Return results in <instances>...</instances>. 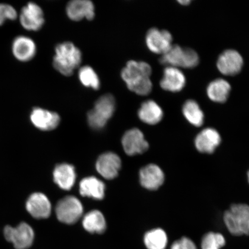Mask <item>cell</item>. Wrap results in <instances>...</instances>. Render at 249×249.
I'll return each mask as SVG.
<instances>
[{"instance_id":"29","label":"cell","mask_w":249,"mask_h":249,"mask_svg":"<svg viewBox=\"0 0 249 249\" xmlns=\"http://www.w3.org/2000/svg\"><path fill=\"white\" fill-rule=\"evenodd\" d=\"M18 14L12 5L7 4H0V26L6 21L17 19Z\"/></svg>"},{"instance_id":"6","label":"cell","mask_w":249,"mask_h":249,"mask_svg":"<svg viewBox=\"0 0 249 249\" xmlns=\"http://www.w3.org/2000/svg\"><path fill=\"white\" fill-rule=\"evenodd\" d=\"M55 212L60 222L71 225L82 216L83 207L76 197L67 196L58 202Z\"/></svg>"},{"instance_id":"31","label":"cell","mask_w":249,"mask_h":249,"mask_svg":"<svg viewBox=\"0 0 249 249\" xmlns=\"http://www.w3.org/2000/svg\"><path fill=\"white\" fill-rule=\"evenodd\" d=\"M180 4H181L182 5H188L190 4V2H191V1H188V0H185V1H178Z\"/></svg>"},{"instance_id":"8","label":"cell","mask_w":249,"mask_h":249,"mask_svg":"<svg viewBox=\"0 0 249 249\" xmlns=\"http://www.w3.org/2000/svg\"><path fill=\"white\" fill-rule=\"evenodd\" d=\"M19 20L24 29L37 31L41 29L45 24L44 14L39 5L30 2L21 9Z\"/></svg>"},{"instance_id":"3","label":"cell","mask_w":249,"mask_h":249,"mask_svg":"<svg viewBox=\"0 0 249 249\" xmlns=\"http://www.w3.org/2000/svg\"><path fill=\"white\" fill-rule=\"evenodd\" d=\"M161 64L177 68H193L199 63L198 55L194 50L173 45L169 51L161 55Z\"/></svg>"},{"instance_id":"30","label":"cell","mask_w":249,"mask_h":249,"mask_svg":"<svg viewBox=\"0 0 249 249\" xmlns=\"http://www.w3.org/2000/svg\"><path fill=\"white\" fill-rule=\"evenodd\" d=\"M171 249H197L191 239L183 237L173 243Z\"/></svg>"},{"instance_id":"27","label":"cell","mask_w":249,"mask_h":249,"mask_svg":"<svg viewBox=\"0 0 249 249\" xmlns=\"http://www.w3.org/2000/svg\"><path fill=\"white\" fill-rule=\"evenodd\" d=\"M79 78L84 86L97 90L100 87L101 83L98 74L91 67L84 66L80 68Z\"/></svg>"},{"instance_id":"24","label":"cell","mask_w":249,"mask_h":249,"mask_svg":"<svg viewBox=\"0 0 249 249\" xmlns=\"http://www.w3.org/2000/svg\"><path fill=\"white\" fill-rule=\"evenodd\" d=\"M83 226L86 231L91 233H102L107 229V223L104 216L100 211L89 212L84 217Z\"/></svg>"},{"instance_id":"23","label":"cell","mask_w":249,"mask_h":249,"mask_svg":"<svg viewBox=\"0 0 249 249\" xmlns=\"http://www.w3.org/2000/svg\"><path fill=\"white\" fill-rule=\"evenodd\" d=\"M231 86L226 80L217 79L213 81L208 85L207 92L208 97L212 101L224 103L228 99Z\"/></svg>"},{"instance_id":"13","label":"cell","mask_w":249,"mask_h":249,"mask_svg":"<svg viewBox=\"0 0 249 249\" xmlns=\"http://www.w3.org/2000/svg\"><path fill=\"white\" fill-rule=\"evenodd\" d=\"M36 51L35 42L29 36H18L12 42V54L18 61L25 62L33 60Z\"/></svg>"},{"instance_id":"25","label":"cell","mask_w":249,"mask_h":249,"mask_svg":"<svg viewBox=\"0 0 249 249\" xmlns=\"http://www.w3.org/2000/svg\"><path fill=\"white\" fill-rule=\"evenodd\" d=\"M182 113L186 119L193 125L200 127L203 124L204 120L203 111L195 101H186L183 106Z\"/></svg>"},{"instance_id":"17","label":"cell","mask_w":249,"mask_h":249,"mask_svg":"<svg viewBox=\"0 0 249 249\" xmlns=\"http://www.w3.org/2000/svg\"><path fill=\"white\" fill-rule=\"evenodd\" d=\"M140 180L145 189L155 191L160 188L164 181V174L157 165L151 164L140 171Z\"/></svg>"},{"instance_id":"16","label":"cell","mask_w":249,"mask_h":249,"mask_svg":"<svg viewBox=\"0 0 249 249\" xmlns=\"http://www.w3.org/2000/svg\"><path fill=\"white\" fill-rule=\"evenodd\" d=\"M66 12L68 18L73 21L86 18L92 20L95 17V7L89 0H72L67 5Z\"/></svg>"},{"instance_id":"20","label":"cell","mask_w":249,"mask_h":249,"mask_svg":"<svg viewBox=\"0 0 249 249\" xmlns=\"http://www.w3.org/2000/svg\"><path fill=\"white\" fill-rule=\"evenodd\" d=\"M54 180L60 188L70 191L76 180V173L72 165L61 164L56 166L53 172Z\"/></svg>"},{"instance_id":"32","label":"cell","mask_w":249,"mask_h":249,"mask_svg":"<svg viewBox=\"0 0 249 249\" xmlns=\"http://www.w3.org/2000/svg\"><path fill=\"white\" fill-rule=\"evenodd\" d=\"M248 181L249 183V171H248Z\"/></svg>"},{"instance_id":"10","label":"cell","mask_w":249,"mask_h":249,"mask_svg":"<svg viewBox=\"0 0 249 249\" xmlns=\"http://www.w3.org/2000/svg\"><path fill=\"white\" fill-rule=\"evenodd\" d=\"M244 60L240 53L235 50H227L217 59V67L224 75L234 76L240 72Z\"/></svg>"},{"instance_id":"5","label":"cell","mask_w":249,"mask_h":249,"mask_svg":"<svg viewBox=\"0 0 249 249\" xmlns=\"http://www.w3.org/2000/svg\"><path fill=\"white\" fill-rule=\"evenodd\" d=\"M115 110L116 100L114 96L109 93L101 96L96 101L94 107L87 115L89 126L93 129L104 128L113 116Z\"/></svg>"},{"instance_id":"2","label":"cell","mask_w":249,"mask_h":249,"mask_svg":"<svg viewBox=\"0 0 249 249\" xmlns=\"http://www.w3.org/2000/svg\"><path fill=\"white\" fill-rule=\"evenodd\" d=\"M82 61V53L73 43L65 42L56 46L53 64L59 73L65 76H71Z\"/></svg>"},{"instance_id":"28","label":"cell","mask_w":249,"mask_h":249,"mask_svg":"<svg viewBox=\"0 0 249 249\" xmlns=\"http://www.w3.org/2000/svg\"><path fill=\"white\" fill-rule=\"evenodd\" d=\"M226 244L225 238L220 233L211 232L204 236L201 242L202 249H220Z\"/></svg>"},{"instance_id":"14","label":"cell","mask_w":249,"mask_h":249,"mask_svg":"<svg viewBox=\"0 0 249 249\" xmlns=\"http://www.w3.org/2000/svg\"><path fill=\"white\" fill-rule=\"evenodd\" d=\"M121 166V161L120 157L113 152H107L101 155L96 164L98 172L107 179L116 178Z\"/></svg>"},{"instance_id":"15","label":"cell","mask_w":249,"mask_h":249,"mask_svg":"<svg viewBox=\"0 0 249 249\" xmlns=\"http://www.w3.org/2000/svg\"><path fill=\"white\" fill-rule=\"evenodd\" d=\"M26 209L31 215L36 219H46L51 215L52 205L44 194L36 193L28 199Z\"/></svg>"},{"instance_id":"18","label":"cell","mask_w":249,"mask_h":249,"mask_svg":"<svg viewBox=\"0 0 249 249\" xmlns=\"http://www.w3.org/2000/svg\"><path fill=\"white\" fill-rule=\"evenodd\" d=\"M186 78L184 74L178 68L166 67L160 80L161 88L165 91L177 92L184 88Z\"/></svg>"},{"instance_id":"7","label":"cell","mask_w":249,"mask_h":249,"mask_svg":"<svg viewBox=\"0 0 249 249\" xmlns=\"http://www.w3.org/2000/svg\"><path fill=\"white\" fill-rule=\"evenodd\" d=\"M4 232L5 239L12 242L17 249H27L33 244L34 232L26 223H21L17 227L6 226Z\"/></svg>"},{"instance_id":"1","label":"cell","mask_w":249,"mask_h":249,"mask_svg":"<svg viewBox=\"0 0 249 249\" xmlns=\"http://www.w3.org/2000/svg\"><path fill=\"white\" fill-rule=\"evenodd\" d=\"M151 73L152 68L147 62L131 60L127 62L121 75L130 91L144 96L148 95L152 89Z\"/></svg>"},{"instance_id":"19","label":"cell","mask_w":249,"mask_h":249,"mask_svg":"<svg viewBox=\"0 0 249 249\" xmlns=\"http://www.w3.org/2000/svg\"><path fill=\"white\" fill-rule=\"evenodd\" d=\"M221 142L219 132L213 128H206L198 134L195 139V146L199 152L213 154Z\"/></svg>"},{"instance_id":"12","label":"cell","mask_w":249,"mask_h":249,"mask_svg":"<svg viewBox=\"0 0 249 249\" xmlns=\"http://www.w3.org/2000/svg\"><path fill=\"white\" fill-rule=\"evenodd\" d=\"M31 123L36 128L49 131L56 128L60 123V117L55 112L46 109L35 107L30 114Z\"/></svg>"},{"instance_id":"4","label":"cell","mask_w":249,"mask_h":249,"mask_svg":"<svg viewBox=\"0 0 249 249\" xmlns=\"http://www.w3.org/2000/svg\"><path fill=\"white\" fill-rule=\"evenodd\" d=\"M224 222L230 233L236 236L249 235V206L233 204L224 214Z\"/></svg>"},{"instance_id":"26","label":"cell","mask_w":249,"mask_h":249,"mask_svg":"<svg viewBox=\"0 0 249 249\" xmlns=\"http://www.w3.org/2000/svg\"><path fill=\"white\" fill-rule=\"evenodd\" d=\"M167 241L166 233L161 229L151 230L144 236V244L148 249H165Z\"/></svg>"},{"instance_id":"22","label":"cell","mask_w":249,"mask_h":249,"mask_svg":"<svg viewBox=\"0 0 249 249\" xmlns=\"http://www.w3.org/2000/svg\"><path fill=\"white\" fill-rule=\"evenodd\" d=\"M105 191L104 183L95 177H87L80 182V193L84 197L102 200L105 197Z\"/></svg>"},{"instance_id":"9","label":"cell","mask_w":249,"mask_h":249,"mask_svg":"<svg viewBox=\"0 0 249 249\" xmlns=\"http://www.w3.org/2000/svg\"><path fill=\"white\" fill-rule=\"evenodd\" d=\"M173 37L169 31L157 28L149 30L145 36L148 49L156 54H163L172 46Z\"/></svg>"},{"instance_id":"21","label":"cell","mask_w":249,"mask_h":249,"mask_svg":"<svg viewBox=\"0 0 249 249\" xmlns=\"http://www.w3.org/2000/svg\"><path fill=\"white\" fill-rule=\"evenodd\" d=\"M138 116L143 123L156 124L162 120L163 112L157 102L148 100L142 104L138 111Z\"/></svg>"},{"instance_id":"11","label":"cell","mask_w":249,"mask_h":249,"mask_svg":"<svg viewBox=\"0 0 249 249\" xmlns=\"http://www.w3.org/2000/svg\"><path fill=\"white\" fill-rule=\"evenodd\" d=\"M122 144L124 152L130 156L143 154L149 147L144 135L141 130L136 128L130 129L124 133Z\"/></svg>"}]
</instances>
